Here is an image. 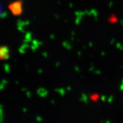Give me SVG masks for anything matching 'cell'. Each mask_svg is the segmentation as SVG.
<instances>
[{"mask_svg": "<svg viewBox=\"0 0 123 123\" xmlns=\"http://www.w3.org/2000/svg\"><path fill=\"white\" fill-rule=\"evenodd\" d=\"M98 98H99V97L97 96V94H94V95H92V96L91 97V99H92L93 100H97V99H98Z\"/></svg>", "mask_w": 123, "mask_h": 123, "instance_id": "3957f363", "label": "cell"}, {"mask_svg": "<svg viewBox=\"0 0 123 123\" xmlns=\"http://www.w3.org/2000/svg\"><path fill=\"white\" fill-rule=\"evenodd\" d=\"M8 8L13 15L16 16H19L23 13V1L21 0H16L11 2Z\"/></svg>", "mask_w": 123, "mask_h": 123, "instance_id": "6da1fadb", "label": "cell"}, {"mask_svg": "<svg viewBox=\"0 0 123 123\" xmlns=\"http://www.w3.org/2000/svg\"><path fill=\"white\" fill-rule=\"evenodd\" d=\"M10 56V49L7 46H2L0 48V58L2 60H7Z\"/></svg>", "mask_w": 123, "mask_h": 123, "instance_id": "7a4b0ae2", "label": "cell"}]
</instances>
